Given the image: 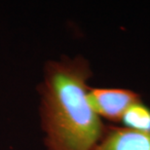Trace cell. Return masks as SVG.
Here are the masks:
<instances>
[{"label": "cell", "instance_id": "6da1fadb", "mask_svg": "<svg viewBox=\"0 0 150 150\" xmlns=\"http://www.w3.org/2000/svg\"><path fill=\"white\" fill-rule=\"evenodd\" d=\"M91 64L81 55L48 59L38 86L39 117L46 150H92L106 124L89 100Z\"/></svg>", "mask_w": 150, "mask_h": 150}, {"label": "cell", "instance_id": "7a4b0ae2", "mask_svg": "<svg viewBox=\"0 0 150 150\" xmlns=\"http://www.w3.org/2000/svg\"><path fill=\"white\" fill-rule=\"evenodd\" d=\"M89 100L101 120L121 123L126 111L142 98L131 89L90 87Z\"/></svg>", "mask_w": 150, "mask_h": 150}, {"label": "cell", "instance_id": "3957f363", "mask_svg": "<svg viewBox=\"0 0 150 150\" xmlns=\"http://www.w3.org/2000/svg\"><path fill=\"white\" fill-rule=\"evenodd\" d=\"M92 150H150V131L107 125L101 139Z\"/></svg>", "mask_w": 150, "mask_h": 150}, {"label": "cell", "instance_id": "277c9868", "mask_svg": "<svg viewBox=\"0 0 150 150\" xmlns=\"http://www.w3.org/2000/svg\"><path fill=\"white\" fill-rule=\"evenodd\" d=\"M124 127L137 131H150V107L142 100L133 104L122 119Z\"/></svg>", "mask_w": 150, "mask_h": 150}]
</instances>
